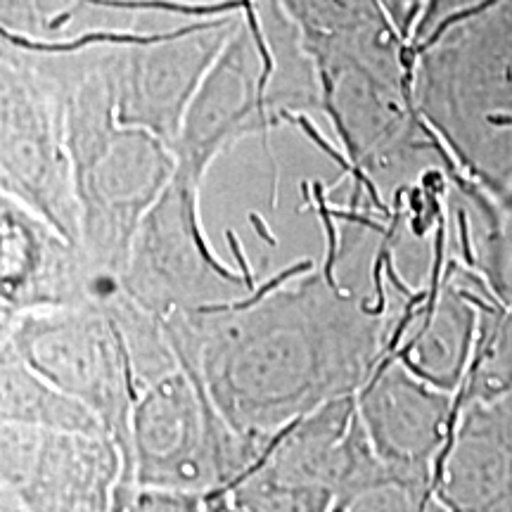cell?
<instances>
[{
    "mask_svg": "<svg viewBox=\"0 0 512 512\" xmlns=\"http://www.w3.org/2000/svg\"><path fill=\"white\" fill-rule=\"evenodd\" d=\"M178 363L195 370L223 418L259 444L325 403L356 396L384 358L370 332L185 330L164 323Z\"/></svg>",
    "mask_w": 512,
    "mask_h": 512,
    "instance_id": "1",
    "label": "cell"
},
{
    "mask_svg": "<svg viewBox=\"0 0 512 512\" xmlns=\"http://www.w3.org/2000/svg\"><path fill=\"white\" fill-rule=\"evenodd\" d=\"M266 448L240 437L211 401L202 377L181 366L138 394L124 484L204 496L240 482Z\"/></svg>",
    "mask_w": 512,
    "mask_h": 512,
    "instance_id": "2",
    "label": "cell"
},
{
    "mask_svg": "<svg viewBox=\"0 0 512 512\" xmlns=\"http://www.w3.org/2000/svg\"><path fill=\"white\" fill-rule=\"evenodd\" d=\"M124 482L110 432L0 422L3 512H112Z\"/></svg>",
    "mask_w": 512,
    "mask_h": 512,
    "instance_id": "3",
    "label": "cell"
},
{
    "mask_svg": "<svg viewBox=\"0 0 512 512\" xmlns=\"http://www.w3.org/2000/svg\"><path fill=\"white\" fill-rule=\"evenodd\" d=\"M5 344L36 375L91 408L119 441L128 467V430L140 387L117 316L27 318Z\"/></svg>",
    "mask_w": 512,
    "mask_h": 512,
    "instance_id": "4",
    "label": "cell"
},
{
    "mask_svg": "<svg viewBox=\"0 0 512 512\" xmlns=\"http://www.w3.org/2000/svg\"><path fill=\"white\" fill-rule=\"evenodd\" d=\"M356 401L377 458L396 477L434 489V467L463 408L460 392L441 389L382 358Z\"/></svg>",
    "mask_w": 512,
    "mask_h": 512,
    "instance_id": "5",
    "label": "cell"
},
{
    "mask_svg": "<svg viewBox=\"0 0 512 512\" xmlns=\"http://www.w3.org/2000/svg\"><path fill=\"white\" fill-rule=\"evenodd\" d=\"M249 472L335 496L394 475L370 444L356 396H342L294 420L275 434Z\"/></svg>",
    "mask_w": 512,
    "mask_h": 512,
    "instance_id": "6",
    "label": "cell"
},
{
    "mask_svg": "<svg viewBox=\"0 0 512 512\" xmlns=\"http://www.w3.org/2000/svg\"><path fill=\"white\" fill-rule=\"evenodd\" d=\"M434 494L448 512H512V394L463 401L434 467Z\"/></svg>",
    "mask_w": 512,
    "mask_h": 512,
    "instance_id": "7",
    "label": "cell"
},
{
    "mask_svg": "<svg viewBox=\"0 0 512 512\" xmlns=\"http://www.w3.org/2000/svg\"><path fill=\"white\" fill-rule=\"evenodd\" d=\"M0 422L50 430H105L91 408L36 375L5 342L0 358Z\"/></svg>",
    "mask_w": 512,
    "mask_h": 512,
    "instance_id": "8",
    "label": "cell"
},
{
    "mask_svg": "<svg viewBox=\"0 0 512 512\" xmlns=\"http://www.w3.org/2000/svg\"><path fill=\"white\" fill-rule=\"evenodd\" d=\"M240 512H332L335 494L313 486L278 482L261 472H249L230 486Z\"/></svg>",
    "mask_w": 512,
    "mask_h": 512,
    "instance_id": "9",
    "label": "cell"
},
{
    "mask_svg": "<svg viewBox=\"0 0 512 512\" xmlns=\"http://www.w3.org/2000/svg\"><path fill=\"white\" fill-rule=\"evenodd\" d=\"M432 491V486H420L392 475L335 496L332 512H418Z\"/></svg>",
    "mask_w": 512,
    "mask_h": 512,
    "instance_id": "10",
    "label": "cell"
},
{
    "mask_svg": "<svg viewBox=\"0 0 512 512\" xmlns=\"http://www.w3.org/2000/svg\"><path fill=\"white\" fill-rule=\"evenodd\" d=\"M204 496L121 484L112 512H202Z\"/></svg>",
    "mask_w": 512,
    "mask_h": 512,
    "instance_id": "11",
    "label": "cell"
},
{
    "mask_svg": "<svg viewBox=\"0 0 512 512\" xmlns=\"http://www.w3.org/2000/svg\"><path fill=\"white\" fill-rule=\"evenodd\" d=\"M221 22H223V19H219V22H207V24H192V27L171 31V34H152V36L105 34V31H98V34H83V36L74 38V41H67V43H36V41H29V38H22L17 34H8V31H3V36L19 48L38 50V53H72V50H79L83 46H88V43H110L112 41V43H143V46H147V43L174 41V38L188 36V34H192V31H200V29H207V27H216V24H221Z\"/></svg>",
    "mask_w": 512,
    "mask_h": 512,
    "instance_id": "12",
    "label": "cell"
},
{
    "mask_svg": "<svg viewBox=\"0 0 512 512\" xmlns=\"http://www.w3.org/2000/svg\"><path fill=\"white\" fill-rule=\"evenodd\" d=\"M88 3L110 5V8L169 10V12H183V15H195V17L219 15V12L245 8V0H226V3H214V5H185V3H171V0H88Z\"/></svg>",
    "mask_w": 512,
    "mask_h": 512,
    "instance_id": "13",
    "label": "cell"
},
{
    "mask_svg": "<svg viewBox=\"0 0 512 512\" xmlns=\"http://www.w3.org/2000/svg\"><path fill=\"white\" fill-rule=\"evenodd\" d=\"M297 121H299V126H302L304 128V131H306V136H309L311 140H313V143H318L320 145V150H323L325 152V155H328V157H332V159H335V162L339 164V166H342V169L344 171H354V169H351V164L347 162V159H344L342 155H339V152L335 150V147H332L330 143H325V140L323 138H320V133L316 131V128H313L311 124H309V119H306V117H297Z\"/></svg>",
    "mask_w": 512,
    "mask_h": 512,
    "instance_id": "14",
    "label": "cell"
},
{
    "mask_svg": "<svg viewBox=\"0 0 512 512\" xmlns=\"http://www.w3.org/2000/svg\"><path fill=\"white\" fill-rule=\"evenodd\" d=\"M418 512H448V508H446L444 503L439 501L437 494H434V491H432V494L425 498V503L420 505V510H418Z\"/></svg>",
    "mask_w": 512,
    "mask_h": 512,
    "instance_id": "15",
    "label": "cell"
}]
</instances>
